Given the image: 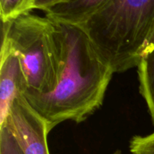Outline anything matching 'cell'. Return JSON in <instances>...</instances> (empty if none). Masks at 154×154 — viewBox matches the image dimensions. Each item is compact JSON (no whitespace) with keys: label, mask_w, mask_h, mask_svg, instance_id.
<instances>
[{"label":"cell","mask_w":154,"mask_h":154,"mask_svg":"<svg viewBox=\"0 0 154 154\" xmlns=\"http://www.w3.org/2000/svg\"><path fill=\"white\" fill-rule=\"evenodd\" d=\"M60 25L63 60L57 86L48 93H23L50 132L68 120L81 123L99 109L114 73L81 27Z\"/></svg>","instance_id":"6da1fadb"},{"label":"cell","mask_w":154,"mask_h":154,"mask_svg":"<svg viewBox=\"0 0 154 154\" xmlns=\"http://www.w3.org/2000/svg\"><path fill=\"white\" fill-rule=\"evenodd\" d=\"M154 18V0H112L79 26L114 73L137 67Z\"/></svg>","instance_id":"7a4b0ae2"},{"label":"cell","mask_w":154,"mask_h":154,"mask_svg":"<svg viewBox=\"0 0 154 154\" xmlns=\"http://www.w3.org/2000/svg\"><path fill=\"white\" fill-rule=\"evenodd\" d=\"M2 43L19 59L26 81V91H52L63 69V34L60 23L30 12L2 23Z\"/></svg>","instance_id":"3957f363"},{"label":"cell","mask_w":154,"mask_h":154,"mask_svg":"<svg viewBox=\"0 0 154 154\" xmlns=\"http://www.w3.org/2000/svg\"><path fill=\"white\" fill-rule=\"evenodd\" d=\"M2 126L13 134L24 154H50L45 120L21 94L14 102Z\"/></svg>","instance_id":"277c9868"},{"label":"cell","mask_w":154,"mask_h":154,"mask_svg":"<svg viewBox=\"0 0 154 154\" xmlns=\"http://www.w3.org/2000/svg\"><path fill=\"white\" fill-rule=\"evenodd\" d=\"M27 90L18 57L2 43L0 61V126L5 122L15 99Z\"/></svg>","instance_id":"5b68a950"},{"label":"cell","mask_w":154,"mask_h":154,"mask_svg":"<svg viewBox=\"0 0 154 154\" xmlns=\"http://www.w3.org/2000/svg\"><path fill=\"white\" fill-rule=\"evenodd\" d=\"M112 0H66L45 11L56 22L81 26Z\"/></svg>","instance_id":"8992f818"},{"label":"cell","mask_w":154,"mask_h":154,"mask_svg":"<svg viewBox=\"0 0 154 154\" xmlns=\"http://www.w3.org/2000/svg\"><path fill=\"white\" fill-rule=\"evenodd\" d=\"M137 67L140 93L154 123V48L143 54Z\"/></svg>","instance_id":"52a82bcc"},{"label":"cell","mask_w":154,"mask_h":154,"mask_svg":"<svg viewBox=\"0 0 154 154\" xmlns=\"http://www.w3.org/2000/svg\"><path fill=\"white\" fill-rule=\"evenodd\" d=\"M34 9V0H0L2 23L7 22Z\"/></svg>","instance_id":"ba28073f"},{"label":"cell","mask_w":154,"mask_h":154,"mask_svg":"<svg viewBox=\"0 0 154 154\" xmlns=\"http://www.w3.org/2000/svg\"><path fill=\"white\" fill-rule=\"evenodd\" d=\"M132 154H154V132L150 135L132 137L129 142Z\"/></svg>","instance_id":"9c48e42d"},{"label":"cell","mask_w":154,"mask_h":154,"mask_svg":"<svg viewBox=\"0 0 154 154\" xmlns=\"http://www.w3.org/2000/svg\"><path fill=\"white\" fill-rule=\"evenodd\" d=\"M0 154H24L16 138L6 126L0 127Z\"/></svg>","instance_id":"30bf717a"},{"label":"cell","mask_w":154,"mask_h":154,"mask_svg":"<svg viewBox=\"0 0 154 154\" xmlns=\"http://www.w3.org/2000/svg\"><path fill=\"white\" fill-rule=\"evenodd\" d=\"M65 1L66 0H34V9L42 10L45 12Z\"/></svg>","instance_id":"8fae6325"},{"label":"cell","mask_w":154,"mask_h":154,"mask_svg":"<svg viewBox=\"0 0 154 154\" xmlns=\"http://www.w3.org/2000/svg\"><path fill=\"white\" fill-rule=\"evenodd\" d=\"M154 48V18L153 23H152L151 28H150V32H149L148 36H147V38L146 40L145 44H144V46L143 48L142 52H141V57L144 54H145L147 51H150V50L153 49Z\"/></svg>","instance_id":"7c38bea8"},{"label":"cell","mask_w":154,"mask_h":154,"mask_svg":"<svg viewBox=\"0 0 154 154\" xmlns=\"http://www.w3.org/2000/svg\"><path fill=\"white\" fill-rule=\"evenodd\" d=\"M113 154H122V152H121V150H117Z\"/></svg>","instance_id":"4fadbf2b"}]
</instances>
